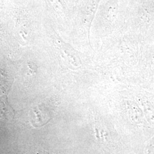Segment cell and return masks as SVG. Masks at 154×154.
<instances>
[{"instance_id":"6da1fadb","label":"cell","mask_w":154,"mask_h":154,"mask_svg":"<svg viewBox=\"0 0 154 154\" xmlns=\"http://www.w3.org/2000/svg\"><path fill=\"white\" fill-rule=\"evenodd\" d=\"M35 154H49V153H48V152H38V153H36Z\"/></svg>"}]
</instances>
